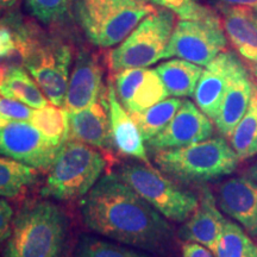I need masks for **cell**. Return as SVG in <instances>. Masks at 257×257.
I'll list each match as a JSON object with an SVG mask.
<instances>
[{
  "mask_svg": "<svg viewBox=\"0 0 257 257\" xmlns=\"http://www.w3.org/2000/svg\"><path fill=\"white\" fill-rule=\"evenodd\" d=\"M155 163L176 181L185 185H206L232 174L239 159L221 136L155 153Z\"/></svg>",
  "mask_w": 257,
  "mask_h": 257,
  "instance_id": "3",
  "label": "cell"
},
{
  "mask_svg": "<svg viewBox=\"0 0 257 257\" xmlns=\"http://www.w3.org/2000/svg\"><path fill=\"white\" fill-rule=\"evenodd\" d=\"M220 210L257 237V184L249 176H236L221 182L217 189Z\"/></svg>",
  "mask_w": 257,
  "mask_h": 257,
  "instance_id": "13",
  "label": "cell"
},
{
  "mask_svg": "<svg viewBox=\"0 0 257 257\" xmlns=\"http://www.w3.org/2000/svg\"><path fill=\"white\" fill-rule=\"evenodd\" d=\"M37 179V169L0 155V198L15 199Z\"/></svg>",
  "mask_w": 257,
  "mask_h": 257,
  "instance_id": "23",
  "label": "cell"
},
{
  "mask_svg": "<svg viewBox=\"0 0 257 257\" xmlns=\"http://www.w3.org/2000/svg\"><path fill=\"white\" fill-rule=\"evenodd\" d=\"M35 108L16 99L0 95V113L9 121H28L30 123Z\"/></svg>",
  "mask_w": 257,
  "mask_h": 257,
  "instance_id": "31",
  "label": "cell"
},
{
  "mask_svg": "<svg viewBox=\"0 0 257 257\" xmlns=\"http://www.w3.org/2000/svg\"><path fill=\"white\" fill-rule=\"evenodd\" d=\"M211 2L218 11L220 9L232 8V6H249V8L257 6V0H211Z\"/></svg>",
  "mask_w": 257,
  "mask_h": 257,
  "instance_id": "34",
  "label": "cell"
},
{
  "mask_svg": "<svg viewBox=\"0 0 257 257\" xmlns=\"http://www.w3.org/2000/svg\"><path fill=\"white\" fill-rule=\"evenodd\" d=\"M102 101L107 110L113 148L121 155L131 157L141 162L150 163L146 144H144L146 141L131 114L120 104L115 93L114 85L111 80L107 83V93H106L105 100Z\"/></svg>",
  "mask_w": 257,
  "mask_h": 257,
  "instance_id": "16",
  "label": "cell"
},
{
  "mask_svg": "<svg viewBox=\"0 0 257 257\" xmlns=\"http://www.w3.org/2000/svg\"><path fill=\"white\" fill-rule=\"evenodd\" d=\"M0 95L24 102L35 110L50 104L30 73L22 66L0 68Z\"/></svg>",
  "mask_w": 257,
  "mask_h": 257,
  "instance_id": "21",
  "label": "cell"
},
{
  "mask_svg": "<svg viewBox=\"0 0 257 257\" xmlns=\"http://www.w3.org/2000/svg\"><path fill=\"white\" fill-rule=\"evenodd\" d=\"M10 123V121L6 119V118L4 117V115H3L2 113H0V128L2 127H4V126H6V125H8Z\"/></svg>",
  "mask_w": 257,
  "mask_h": 257,
  "instance_id": "37",
  "label": "cell"
},
{
  "mask_svg": "<svg viewBox=\"0 0 257 257\" xmlns=\"http://www.w3.org/2000/svg\"><path fill=\"white\" fill-rule=\"evenodd\" d=\"M73 51L68 44L36 32L24 67L50 104L63 107L69 83Z\"/></svg>",
  "mask_w": 257,
  "mask_h": 257,
  "instance_id": "8",
  "label": "cell"
},
{
  "mask_svg": "<svg viewBox=\"0 0 257 257\" xmlns=\"http://www.w3.org/2000/svg\"><path fill=\"white\" fill-rule=\"evenodd\" d=\"M182 257H216L206 246L195 242H185L182 244Z\"/></svg>",
  "mask_w": 257,
  "mask_h": 257,
  "instance_id": "33",
  "label": "cell"
},
{
  "mask_svg": "<svg viewBox=\"0 0 257 257\" xmlns=\"http://www.w3.org/2000/svg\"><path fill=\"white\" fill-rule=\"evenodd\" d=\"M155 69L168 94L175 98L193 96L204 70L201 66L182 59L166 61Z\"/></svg>",
  "mask_w": 257,
  "mask_h": 257,
  "instance_id": "22",
  "label": "cell"
},
{
  "mask_svg": "<svg viewBox=\"0 0 257 257\" xmlns=\"http://www.w3.org/2000/svg\"><path fill=\"white\" fill-rule=\"evenodd\" d=\"M68 226V218L59 205L30 204L14 219L5 257H62Z\"/></svg>",
  "mask_w": 257,
  "mask_h": 257,
  "instance_id": "2",
  "label": "cell"
},
{
  "mask_svg": "<svg viewBox=\"0 0 257 257\" xmlns=\"http://www.w3.org/2000/svg\"><path fill=\"white\" fill-rule=\"evenodd\" d=\"M214 134V123L188 99L182 100L181 107L168 125L146 142L154 153L175 149L208 140Z\"/></svg>",
  "mask_w": 257,
  "mask_h": 257,
  "instance_id": "11",
  "label": "cell"
},
{
  "mask_svg": "<svg viewBox=\"0 0 257 257\" xmlns=\"http://www.w3.org/2000/svg\"><path fill=\"white\" fill-rule=\"evenodd\" d=\"M72 257H154L152 253L142 251L118 242L98 238L83 234L78 240Z\"/></svg>",
  "mask_w": 257,
  "mask_h": 257,
  "instance_id": "26",
  "label": "cell"
},
{
  "mask_svg": "<svg viewBox=\"0 0 257 257\" xmlns=\"http://www.w3.org/2000/svg\"><path fill=\"white\" fill-rule=\"evenodd\" d=\"M224 31L237 53L257 73V22L253 8L232 6L220 9Z\"/></svg>",
  "mask_w": 257,
  "mask_h": 257,
  "instance_id": "20",
  "label": "cell"
},
{
  "mask_svg": "<svg viewBox=\"0 0 257 257\" xmlns=\"http://www.w3.org/2000/svg\"><path fill=\"white\" fill-rule=\"evenodd\" d=\"M73 0H27L29 11L43 24L63 22L72 10Z\"/></svg>",
  "mask_w": 257,
  "mask_h": 257,
  "instance_id": "29",
  "label": "cell"
},
{
  "mask_svg": "<svg viewBox=\"0 0 257 257\" xmlns=\"http://www.w3.org/2000/svg\"><path fill=\"white\" fill-rule=\"evenodd\" d=\"M15 211L6 199L0 198V244L11 234L12 224H14Z\"/></svg>",
  "mask_w": 257,
  "mask_h": 257,
  "instance_id": "32",
  "label": "cell"
},
{
  "mask_svg": "<svg viewBox=\"0 0 257 257\" xmlns=\"http://www.w3.org/2000/svg\"><path fill=\"white\" fill-rule=\"evenodd\" d=\"M3 67H6V68H9V67L6 66V64H4V63L2 62V61H0V68H3Z\"/></svg>",
  "mask_w": 257,
  "mask_h": 257,
  "instance_id": "38",
  "label": "cell"
},
{
  "mask_svg": "<svg viewBox=\"0 0 257 257\" xmlns=\"http://www.w3.org/2000/svg\"><path fill=\"white\" fill-rule=\"evenodd\" d=\"M246 173H248L249 178L253 180V181H255L257 184V161H256V162H253L252 165L249 167L248 172H246Z\"/></svg>",
  "mask_w": 257,
  "mask_h": 257,
  "instance_id": "35",
  "label": "cell"
},
{
  "mask_svg": "<svg viewBox=\"0 0 257 257\" xmlns=\"http://www.w3.org/2000/svg\"><path fill=\"white\" fill-rule=\"evenodd\" d=\"M80 212L89 230L131 248L165 255L174 230L168 219L117 174L101 176L81 199Z\"/></svg>",
  "mask_w": 257,
  "mask_h": 257,
  "instance_id": "1",
  "label": "cell"
},
{
  "mask_svg": "<svg viewBox=\"0 0 257 257\" xmlns=\"http://www.w3.org/2000/svg\"><path fill=\"white\" fill-rule=\"evenodd\" d=\"M175 14L168 9H156L138 24L125 40L107 54L111 70L147 68L163 59L173 30Z\"/></svg>",
  "mask_w": 257,
  "mask_h": 257,
  "instance_id": "6",
  "label": "cell"
},
{
  "mask_svg": "<svg viewBox=\"0 0 257 257\" xmlns=\"http://www.w3.org/2000/svg\"><path fill=\"white\" fill-rule=\"evenodd\" d=\"M150 3L168 9L182 21H206L219 18L213 10L198 3V0H150Z\"/></svg>",
  "mask_w": 257,
  "mask_h": 257,
  "instance_id": "30",
  "label": "cell"
},
{
  "mask_svg": "<svg viewBox=\"0 0 257 257\" xmlns=\"http://www.w3.org/2000/svg\"><path fill=\"white\" fill-rule=\"evenodd\" d=\"M62 144L49 140L28 121H10L0 128V155L37 170H49Z\"/></svg>",
  "mask_w": 257,
  "mask_h": 257,
  "instance_id": "10",
  "label": "cell"
},
{
  "mask_svg": "<svg viewBox=\"0 0 257 257\" xmlns=\"http://www.w3.org/2000/svg\"><path fill=\"white\" fill-rule=\"evenodd\" d=\"M105 167L104 156L94 148L66 140L48 170L42 197L60 201L82 199L101 179Z\"/></svg>",
  "mask_w": 257,
  "mask_h": 257,
  "instance_id": "4",
  "label": "cell"
},
{
  "mask_svg": "<svg viewBox=\"0 0 257 257\" xmlns=\"http://www.w3.org/2000/svg\"><path fill=\"white\" fill-rule=\"evenodd\" d=\"M30 123L51 141L63 143L67 140L68 111L64 107L48 104L42 108H36Z\"/></svg>",
  "mask_w": 257,
  "mask_h": 257,
  "instance_id": "27",
  "label": "cell"
},
{
  "mask_svg": "<svg viewBox=\"0 0 257 257\" xmlns=\"http://www.w3.org/2000/svg\"><path fill=\"white\" fill-rule=\"evenodd\" d=\"M117 175L168 220L185 223L197 210V195L179 187L150 163H127Z\"/></svg>",
  "mask_w": 257,
  "mask_h": 257,
  "instance_id": "7",
  "label": "cell"
},
{
  "mask_svg": "<svg viewBox=\"0 0 257 257\" xmlns=\"http://www.w3.org/2000/svg\"><path fill=\"white\" fill-rule=\"evenodd\" d=\"M143 2H148V3H150V0H143Z\"/></svg>",
  "mask_w": 257,
  "mask_h": 257,
  "instance_id": "40",
  "label": "cell"
},
{
  "mask_svg": "<svg viewBox=\"0 0 257 257\" xmlns=\"http://www.w3.org/2000/svg\"><path fill=\"white\" fill-rule=\"evenodd\" d=\"M216 257H257V245L244 232V229L232 221H226L218 244Z\"/></svg>",
  "mask_w": 257,
  "mask_h": 257,
  "instance_id": "28",
  "label": "cell"
},
{
  "mask_svg": "<svg viewBox=\"0 0 257 257\" xmlns=\"http://www.w3.org/2000/svg\"><path fill=\"white\" fill-rule=\"evenodd\" d=\"M115 93L128 113H138L168 98V92L156 69L131 68L117 72Z\"/></svg>",
  "mask_w": 257,
  "mask_h": 257,
  "instance_id": "12",
  "label": "cell"
},
{
  "mask_svg": "<svg viewBox=\"0 0 257 257\" xmlns=\"http://www.w3.org/2000/svg\"><path fill=\"white\" fill-rule=\"evenodd\" d=\"M238 57L232 51H223L205 67L195 88V104L214 121L219 112L231 73L238 62Z\"/></svg>",
  "mask_w": 257,
  "mask_h": 257,
  "instance_id": "17",
  "label": "cell"
},
{
  "mask_svg": "<svg viewBox=\"0 0 257 257\" xmlns=\"http://www.w3.org/2000/svg\"><path fill=\"white\" fill-rule=\"evenodd\" d=\"M253 12H255V18H256V22H257V6H256V8H253Z\"/></svg>",
  "mask_w": 257,
  "mask_h": 257,
  "instance_id": "39",
  "label": "cell"
},
{
  "mask_svg": "<svg viewBox=\"0 0 257 257\" xmlns=\"http://www.w3.org/2000/svg\"><path fill=\"white\" fill-rule=\"evenodd\" d=\"M226 221L213 193L208 187H202L197 210L180 227L179 237L185 242L201 244L216 255Z\"/></svg>",
  "mask_w": 257,
  "mask_h": 257,
  "instance_id": "15",
  "label": "cell"
},
{
  "mask_svg": "<svg viewBox=\"0 0 257 257\" xmlns=\"http://www.w3.org/2000/svg\"><path fill=\"white\" fill-rule=\"evenodd\" d=\"M143 0H78L76 12L82 30L95 47L118 46L155 11Z\"/></svg>",
  "mask_w": 257,
  "mask_h": 257,
  "instance_id": "5",
  "label": "cell"
},
{
  "mask_svg": "<svg viewBox=\"0 0 257 257\" xmlns=\"http://www.w3.org/2000/svg\"><path fill=\"white\" fill-rule=\"evenodd\" d=\"M227 41L219 18L176 23L163 59L178 57L206 67L223 53Z\"/></svg>",
  "mask_w": 257,
  "mask_h": 257,
  "instance_id": "9",
  "label": "cell"
},
{
  "mask_svg": "<svg viewBox=\"0 0 257 257\" xmlns=\"http://www.w3.org/2000/svg\"><path fill=\"white\" fill-rule=\"evenodd\" d=\"M255 75H256V76H257V74H255Z\"/></svg>",
  "mask_w": 257,
  "mask_h": 257,
  "instance_id": "41",
  "label": "cell"
},
{
  "mask_svg": "<svg viewBox=\"0 0 257 257\" xmlns=\"http://www.w3.org/2000/svg\"><path fill=\"white\" fill-rule=\"evenodd\" d=\"M17 0H0V10H6L12 8Z\"/></svg>",
  "mask_w": 257,
  "mask_h": 257,
  "instance_id": "36",
  "label": "cell"
},
{
  "mask_svg": "<svg viewBox=\"0 0 257 257\" xmlns=\"http://www.w3.org/2000/svg\"><path fill=\"white\" fill-rule=\"evenodd\" d=\"M102 87V68L98 56L91 50L81 49L70 74L63 107L78 112L99 101Z\"/></svg>",
  "mask_w": 257,
  "mask_h": 257,
  "instance_id": "14",
  "label": "cell"
},
{
  "mask_svg": "<svg viewBox=\"0 0 257 257\" xmlns=\"http://www.w3.org/2000/svg\"><path fill=\"white\" fill-rule=\"evenodd\" d=\"M182 100L179 98H166L152 107L138 113H133L131 117L140 128L144 141L150 140L165 128L173 119L176 112L181 107Z\"/></svg>",
  "mask_w": 257,
  "mask_h": 257,
  "instance_id": "25",
  "label": "cell"
},
{
  "mask_svg": "<svg viewBox=\"0 0 257 257\" xmlns=\"http://www.w3.org/2000/svg\"><path fill=\"white\" fill-rule=\"evenodd\" d=\"M253 86L255 82L252 81L248 69L242 61L238 60L231 73L219 112L213 121L214 126L223 137H231L233 130L248 111Z\"/></svg>",
  "mask_w": 257,
  "mask_h": 257,
  "instance_id": "18",
  "label": "cell"
},
{
  "mask_svg": "<svg viewBox=\"0 0 257 257\" xmlns=\"http://www.w3.org/2000/svg\"><path fill=\"white\" fill-rule=\"evenodd\" d=\"M67 140L78 141L98 149H111L110 120L104 101H96L78 112H68Z\"/></svg>",
  "mask_w": 257,
  "mask_h": 257,
  "instance_id": "19",
  "label": "cell"
},
{
  "mask_svg": "<svg viewBox=\"0 0 257 257\" xmlns=\"http://www.w3.org/2000/svg\"><path fill=\"white\" fill-rule=\"evenodd\" d=\"M239 161L257 155V86L255 83L248 111L229 138Z\"/></svg>",
  "mask_w": 257,
  "mask_h": 257,
  "instance_id": "24",
  "label": "cell"
}]
</instances>
